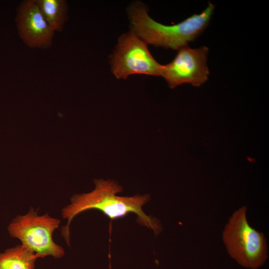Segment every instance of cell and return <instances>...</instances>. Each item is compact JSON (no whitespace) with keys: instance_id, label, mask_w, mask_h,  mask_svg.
Returning a JSON list of instances; mask_svg holds the SVG:
<instances>
[{"instance_id":"cell-1","label":"cell","mask_w":269,"mask_h":269,"mask_svg":"<svg viewBox=\"0 0 269 269\" xmlns=\"http://www.w3.org/2000/svg\"><path fill=\"white\" fill-rule=\"evenodd\" d=\"M95 188L87 193L76 194L71 198V203L61 211L63 219H67L66 226L61 228V235L69 246L70 225L79 214L90 209L101 211L111 220L123 218L130 213L137 215V222L152 230L155 234L162 230L159 221L146 215L142 206L150 199L148 194L135 195L132 197L117 195L123 190L122 187L113 180L96 179Z\"/></svg>"},{"instance_id":"cell-2","label":"cell","mask_w":269,"mask_h":269,"mask_svg":"<svg viewBox=\"0 0 269 269\" xmlns=\"http://www.w3.org/2000/svg\"><path fill=\"white\" fill-rule=\"evenodd\" d=\"M215 5L209 2L200 13L194 14L174 25H166L151 18L142 3H134L129 9L132 31L146 44L179 50L194 41L208 25Z\"/></svg>"},{"instance_id":"cell-3","label":"cell","mask_w":269,"mask_h":269,"mask_svg":"<svg viewBox=\"0 0 269 269\" xmlns=\"http://www.w3.org/2000/svg\"><path fill=\"white\" fill-rule=\"evenodd\" d=\"M247 212L244 206L233 212L225 226L222 239L228 254L238 264L246 269H259L268 259L267 239L250 226Z\"/></svg>"},{"instance_id":"cell-4","label":"cell","mask_w":269,"mask_h":269,"mask_svg":"<svg viewBox=\"0 0 269 269\" xmlns=\"http://www.w3.org/2000/svg\"><path fill=\"white\" fill-rule=\"evenodd\" d=\"M60 220L47 213L39 215L31 208L25 215H17L7 227L9 236L20 241L21 245L34 253L39 258L52 256L60 259L65 254L64 249L56 244L52 235Z\"/></svg>"},{"instance_id":"cell-5","label":"cell","mask_w":269,"mask_h":269,"mask_svg":"<svg viewBox=\"0 0 269 269\" xmlns=\"http://www.w3.org/2000/svg\"><path fill=\"white\" fill-rule=\"evenodd\" d=\"M111 67L117 78L126 79L134 74L160 76L161 65L152 56L147 44L131 31L119 39Z\"/></svg>"},{"instance_id":"cell-6","label":"cell","mask_w":269,"mask_h":269,"mask_svg":"<svg viewBox=\"0 0 269 269\" xmlns=\"http://www.w3.org/2000/svg\"><path fill=\"white\" fill-rule=\"evenodd\" d=\"M208 52L206 46L191 48L187 46L180 49L171 62L161 65L160 76L172 88L184 83L200 86L209 75Z\"/></svg>"},{"instance_id":"cell-7","label":"cell","mask_w":269,"mask_h":269,"mask_svg":"<svg viewBox=\"0 0 269 269\" xmlns=\"http://www.w3.org/2000/svg\"><path fill=\"white\" fill-rule=\"evenodd\" d=\"M15 21L19 37L27 46L42 49L51 46L54 32L45 20L35 0L20 3Z\"/></svg>"},{"instance_id":"cell-8","label":"cell","mask_w":269,"mask_h":269,"mask_svg":"<svg viewBox=\"0 0 269 269\" xmlns=\"http://www.w3.org/2000/svg\"><path fill=\"white\" fill-rule=\"evenodd\" d=\"M38 258L32 251L18 245L0 253V269H34Z\"/></svg>"},{"instance_id":"cell-9","label":"cell","mask_w":269,"mask_h":269,"mask_svg":"<svg viewBox=\"0 0 269 269\" xmlns=\"http://www.w3.org/2000/svg\"><path fill=\"white\" fill-rule=\"evenodd\" d=\"M45 20L55 32L62 30L68 18V8L64 0H35Z\"/></svg>"}]
</instances>
